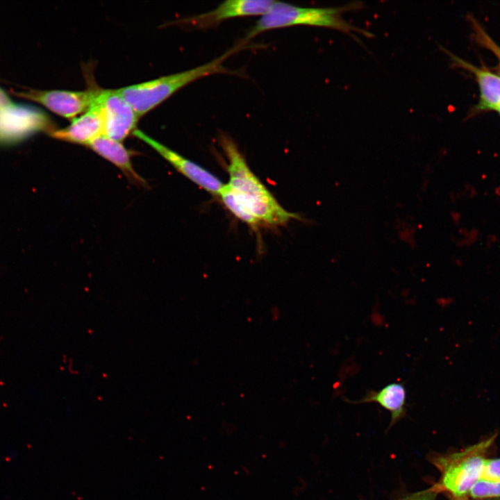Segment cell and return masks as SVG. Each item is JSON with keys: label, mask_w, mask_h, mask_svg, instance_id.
<instances>
[{"label": "cell", "mask_w": 500, "mask_h": 500, "mask_svg": "<svg viewBox=\"0 0 500 500\" xmlns=\"http://www.w3.org/2000/svg\"><path fill=\"white\" fill-rule=\"evenodd\" d=\"M133 134L152 147L178 172L183 174L199 187L213 194H220L224 184L212 173L139 129H135Z\"/></svg>", "instance_id": "cell-8"}, {"label": "cell", "mask_w": 500, "mask_h": 500, "mask_svg": "<svg viewBox=\"0 0 500 500\" xmlns=\"http://www.w3.org/2000/svg\"><path fill=\"white\" fill-rule=\"evenodd\" d=\"M495 110H497L500 114V105L497 106Z\"/></svg>", "instance_id": "cell-19"}, {"label": "cell", "mask_w": 500, "mask_h": 500, "mask_svg": "<svg viewBox=\"0 0 500 500\" xmlns=\"http://www.w3.org/2000/svg\"><path fill=\"white\" fill-rule=\"evenodd\" d=\"M440 492L438 485H435L430 488L406 495L399 500H435Z\"/></svg>", "instance_id": "cell-16"}, {"label": "cell", "mask_w": 500, "mask_h": 500, "mask_svg": "<svg viewBox=\"0 0 500 500\" xmlns=\"http://www.w3.org/2000/svg\"><path fill=\"white\" fill-rule=\"evenodd\" d=\"M494 500H500V499H494Z\"/></svg>", "instance_id": "cell-20"}, {"label": "cell", "mask_w": 500, "mask_h": 500, "mask_svg": "<svg viewBox=\"0 0 500 500\" xmlns=\"http://www.w3.org/2000/svg\"><path fill=\"white\" fill-rule=\"evenodd\" d=\"M100 90L96 88L83 91L29 89L16 92L15 94L39 103L62 117L74 119L77 115L87 111L96 102Z\"/></svg>", "instance_id": "cell-6"}, {"label": "cell", "mask_w": 500, "mask_h": 500, "mask_svg": "<svg viewBox=\"0 0 500 500\" xmlns=\"http://www.w3.org/2000/svg\"><path fill=\"white\" fill-rule=\"evenodd\" d=\"M275 1L227 0L215 9L184 20L185 24L206 28L229 19L266 14Z\"/></svg>", "instance_id": "cell-9"}, {"label": "cell", "mask_w": 500, "mask_h": 500, "mask_svg": "<svg viewBox=\"0 0 500 500\" xmlns=\"http://www.w3.org/2000/svg\"><path fill=\"white\" fill-rule=\"evenodd\" d=\"M482 478L500 479V458L486 459Z\"/></svg>", "instance_id": "cell-17"}, {"label": "cell", "mask_w": 500, "mask_h": 500, "mask_svg": "<svg viewBox=\"0 0 500 500\" xmlns=\"http://www.w3.org/2000/svg\"><path fill=\"white\" fill-rule=\"evenodd\" d=\"M239 49L240 46L232 48L219 57L199 67L126 86L117 89V91L141 117L187 85L215 74L229 73L223 64Z\"/></svg>", "instance_id": "cell-3"}, {"label": "cell", "mask_w": 500, "mask_h": 500, "mask_svg": "<svg viewBox=\"0 0 500 500\" xmlns=\"http://www.w3.org/2000/svg\"><path fill=\"white\" fill-rule=\"evenodd\" d=\"M448 54L457 66L474 75L480 89V100L476 110H496L500 105V76L483 67H478L449 52Z\"/></svg>", "instance_id": "cell-12"}, {"label": "cell", "mask_w": 500, "mask_h": 500, "mask_svg": "<svg viewBox=\"0 0 500 500\" xmlns=\"http://www.w3.org/2000/svg\"><path fill=\"white\" fill-rule=\"evenodd\" d=\"M103 133L102 112L96 101L82 115L73 119L69 126L55 128L49 133V135L56 140L88 145L95 138L103 135Z\"/></svg>", "instance_id": "cell-10"}, {"label": "cell", "mask_w": 500, "mask_h": 500, "mask_svg": "<svg viewBox=\"0 0 500 500\" xmlns=\"http://www.w3.org/2000/svg\"><path fill=\"white\" fill-rule=\"evenodd\" d=\"M351 403L375 402L391 412L390 426L406 414V390L401 383H392L379 391L369 390L363 398L358 401H350Z\"/></svg>", "instance_id": "cell-13"}, {"label": "cell", "mask_w": 500, "mask_h": 500, "mask_svg": "<svg viewBox=\"0 0 500 500\" xmlns=\"http://www.w3.org/2000/svg\"><path fill=\"white\" fill-rule=\"evenodd\" d=\"M219 196L225 206L238 219L251 227L260 224L259 222L238 199L228 184L224 185Z\"/></svg>", "instance_id": "cell-14"}, {"label": "cell", "mask_w": 500, "mask_h": 500, "mask_svg": "<svg viewBox=\"0 0 500 500\" xmlns=\"http://www.w3.org/2000/svg\"><path fill=\"white\" fill-rule=\"evenodd\" d=\"M219 144L228 161V185L260 224L283 225L298 217L278 203L252 172L231 138L221 135Z\"/></svg>", "instance_id": "cell-1"}, {"label": "cell", "mask_w": 500, "mask_h": 500, "mask_svg": "<svg viewBox=\"0 0 500 500\" xmlns=\"http://www.w3.org/2000/svg\"><path fill=\"white\" fill-rule=\"evenodd\" d=\"M97 101L102 112L103 135L122 142L133 133L140 117L117 89H101Z\"/></svg>", "instance_id": "cell-7"}, {"label": "cell", "mask_w": 500, "mask_h": 500, "mask_svg": "<svg viewBox=\"0 0 500 500\" xmlns=\"http://www.w3.org/2000/svg\"><path fill=\"white\" fill-rule=\"evenodd\" d=\"M87 146L117 166L133 184L143 188L148 186L145 180L133 169L131 158L133 153L128 150L121 142L101 135Z\"/></svg>", "instance_id": "cell-11"}, {"label": "cell", "mask_w": 500, "mask_h": 500, "mask_svg": "<svg viewBox=\"0 0 500 500\" xmlns=\"http://www.w3.org/2000/svg\"><path fill=\"white\" fill-rule=\"evenodd\" d=\"M451 500H469L466 496L463 497H451Z\"/></svg>", "instance_id": "cell-18"}, {"label": "cell", "mask_w": 500, "mask_h": 500, "mask_svg": "<svg viewBox=\"0 0 500 500\" xmlns=\"http://www.w3.org/2000/svg\"><path fill=\"white\" fill-rule=\"evenodd\" d=\"M492 436L461 451L438 456L433 464L441 472L438 486L451 497H463L469 494L483 474L486 458L484 455L493 443Z\"/></svg>", "instance_id": "cell-4"}, {"label": "cell", "mask_w": 500, "mask_h": 500, "mask_svg": "<svg viewBox=\"0 0 500 500\" xmlns=\"http://www.w3.org/2000/svg\"><path fill=\"white\" fill-rule=\"evenodd\" d=\"M362 6V2L354 1L339 7L309 8L275 1L269 11L260 17L249 30L246 40L251 39L267 31L297 25L335 29L356 38L357 41L358 40L355 35L356 32L372 38V33L353 26L342 17L344 12L359 10Z\"/></svg>", "instance_id": "cell-2"}, {"label": "cell", "mask_w": 500, "mask_h": 500, "mask_svg": "<svg viewBox=\"0 0 500 500\" xmlns=\"http://www.w3.org/2000/svg\"><path fill=\"white\" fill-rule=\"evenodd\" d=\"M54 124L40 108L13 101L0 87V146L21 142L40 132L49 133Z\"/></svg>", "instance_id": "cell-5"}, {"label": "cell", "mask_w": 500, "mask_h": 500, "mask_svg": "<svg viewBox=\"0 0 500 500\" xmlns=\"http://www.w3.org/2000/svg\"><path fill=\"white\" fill-rule=\"evenodd\" d=\"M469 494L472 498L477 499H500V479L481 478L474 484Z\"/></svg>", "instance_id": "cell-15"}]
</instances>
